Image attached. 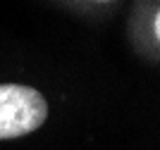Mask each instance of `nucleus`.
Returning <instances> with one entry per match:
<instances>
[{
	"label": "nucleus",
	"instance_id": "1",
	"mask_svg": "<svg viewBox=\"0 0 160 150\" xmlns=\"http://www.w3.org/2000/svg\"><path fill=\"white\" fill-rule=\"evenodd\" d=\"M48 117V103L36 88L19 84L0 86V141L36 131Z\"/></svg>",
	"mask_w": 160,
	"mask_h": 150
}]
</instances>
